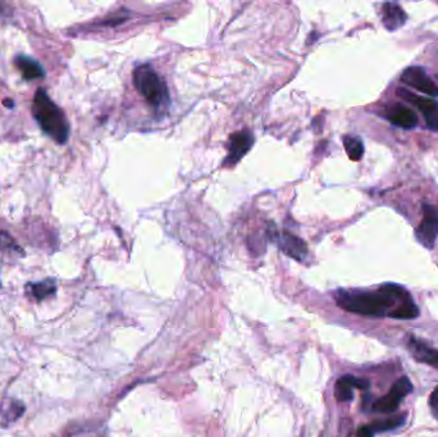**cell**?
<instances>
[{"label": "cell", "instance_id": "obj_1", "mask_svg": "<svg viewBox=\"0 0 438 437\" xmlns=\"http://www.w3.org/2000/svg\"><path fill=\"white\" fill-rule=\"evenodd\" d=\"M336 302L342 309L361 316L395 319H414L419 316L412 295L396 284H385L376 292L339 290Z\"/></svg>", "mask_w": 438, "mask_h": 437}, {"label": "cell", "instance_id": "obj_2", "mask_svg": "<svg viewBox=\"0 0 438 437\" xmlns=\"http://www.w3.org/2000/svg\"><path fill=\"white\" fill-rule=\"evenodd\" d=\"M31 109L33 117L47 136L58 144L67 143L69 138V123L63 111L47 96L44 89H39L35 94Z\"/></svg>", "mask_w": 438, "mask_h": 437}, {"label": "cell", "instance_id": "obj_3", "mask_svg": "<svg viewBox=\"0 0 438 437\" xmlns=\"http://www.w3.org/2000/svg\"><path fill=\"white\" fill-rule=\"evenodd\" d=\"M135 87L150 106L159 108L168 101V89L159 74L149 65L139 66L133 71Z\"/></svg>", "mask_w": 438, "mask_h": 437}, {"label": "cell", "instance_id": "obj_4", "mask_svg": "<svg viewBox=\"0 0 438 437\" xmlns=\"http://www.w3.org/2000/svg\"><path fill=\"white\" fill-rule=\"evenodd\" d=\"M412 391V381L408 377L398 378L395 384L392 385L391 390L386 395L381 397L373 404V411L381 414H391L398 411L400 402L409 395Z\"/></svg>", "mask_w": 438, "mask_h": 437}, {"label": "cell", "instance_id": "obj_5", "mask_svg": "<svg viewBox=\"0 0 438 437\" xmlns=\"http://www.w3.org/2000/svg\"><path fill=\"white\" fill-rule=\"evenodd\" d=\"M423 219L415 230L417 240L427 249H433L438 236V208L425 203L422 206Z\"/></svg>", "mask_w": 438, "mask_h": 437}, {"label": "cell", "instance_id": "obj_6", "mask_svg": "<svg viewBox=\"0 0 438 437\" xmlns=\"http://www.w3.org/2000/svg\"><path fill=\"white\" fill-rule=\"evenodd\" d=\"M398 95H400L403 99L408 100L409 103H412L414 106L418 108L419 111L423 114L425 119L427 126L429 127L433 131L438 130V103L429 98L420 96L417 94L408 92L404 87L398 89Z\"/></svg>", "mask_w": 438, "mask_h": 437}, {"label": "cell", "instance_id": "obj_7", "mask_svg": "<svg viewBox=\"0 0 438 437\" xmlns=\"http://www.w3.org/2000/svg\"><path fill=\"white\" fill-rule=\"evenodd\" d=\"M254 136L250 131H240L230 136L228 140V154L223 162V166L232 167L245 157L246 153L252 149Z\"/></svg>", "mask_w": 438, "mask_h": 437}, {"label": "cell", "instance_id": "obj_8", "mask_svg": "<svg viewBox=\"0 0 438 437\" xmlns=\"http://www.w3.org/2000/svg\"><path fill=\"white\" fill-rule=\"evenodd\" d=\"M401 81L425 95H429V96L438 95L437 85L427 76V73L422 67L415 66L406 68L401 74Z\"/></svg>", "mask_w": 438, "mask_h": 437}, {"label": "cell", "instance_id": "obj_9", "mask_svg": "<svg viewBox=\"0 0 438 437\" xmlns=\"http://www.w3.org/2000/svg\"><path fill=\"white\" fill-rule=\"evenodd\" d=\"M276 241L279 244V249L285 253L286 255L300 262L306 258L308 248L301 238H296L295 235L288 232H281L276 235Z\"/></svg>", "mask_w": 438, "mask_h": 437}, {"label": "cell", "instance_id": "obj_10", "mask_svg": "<svg viewBox=\"0 0 438 437\" xmlns=\"http://www.w3.org/2000/svg\"><path fill=\"white\" fill-rule=\"evenodd\" d=\"M386 116L392 125L410 130L418 125V116L404 104H392L387 108Z\"/></svg>", "mask_w": 438, "mask_h": 437}, {"label": "cell", "instance_id": "obj_11", "mask_svg": "<svg viewBox=\"0 0 438 437\" xmlns=\"http://www.w3.org/2000/svg\"><path fill=\"white\" fill-rule=\"evenodd\" d=\"M369 387V381L364 378L354 377V376H342L337 380L335 386V395L339 403H347L352 400L354 389L364 390Z\"/></svg>", "mask_w": 438, "mask_h": 437}, {"label": "cell", "instance_id": "obj_12", "mask_svg": "<svg viewBox=\"0 0 438 437\" xmlns=\"http://www.w3.org/2000/svg\"><path fill=\"white\" fill-rule=\"evenodd\" d=\"M408 20L404 9L395 3H386L382 7V22L388 31H396L404 26Z\"/></svg>", "mask_w": 438, "mask_h": 437}, {"label": "cell", "instance_id": "obj_13", "mask_svg": "<svg viewBox=\"0 0 438 437\" xmlns=\"http://www.w3.org/2000/svg\"><path fill=\"white\" fill-rule=\"evenodd\" d=\"M408 348L412 351V357L420 363L438 368V350L432 346L423 344L417 338H412L408 343Z\"/></svg>", "mask_w": 438, "mask_h": 437}, {"label": "cell", "instance_id": "obj_14", "mask_svg": "<svg viewBox=\"0 0 438 437\" xmlns=\"http://www.w3.org/2000/svg\"><path fill=\"white\" fill-rule=\"evenodd\" d=\"M14 65L20 70L21 73H22V77L27 79V81H33V79L44 77V68H43V66H41L39 62H36V60L30 58V57L20 55L14 60Z\"/></svg>", "mask_w": 438, "mask_h": 437}, {"label": "cell", "instance_id": "obj_15", "mask_svg": "<svg viewBox=\"0 0 438 437\" xmlns=\"http://www.w3.org/2000/svg\"><path fill=\"white\" fill-rule=\"evenodd\" d=\"M27 289L30 290V294L36 300H43V299L53 295L57 290V286H55L53 280H45L43 282H38V284H30V285H27Z\"/></svg>", "mask_w": 438, "mask_h": 437}, {"label": "cell", "instance_id": "obj_16", "mask_svg": "<svg viewBox=\"0 0 438 437\" xmlns=\"http://www.w3.org/2000/svg\"><path fill=\"white\" fill-rule=\"evenodd\" d=\"M406 414H401V416H396V417L386 418L382 421H377V422H373L372 424H369V427L372 428L373 432H386V431L395 430L398 427H401L403 424H405Z\"/></svg>", "mask_w": 438, "mask_h": 437}, {"label": "cell", "instance_id": "obj_17", "mask_svg": "<svg viewBox=\"0 0 438 437\" xmlns=\"http://www.w3.org/2000/svg\"><path fill=\"white\" fill-rule=\"evenodd\" d=\"M344 145H345L346 153L349 158L352 160H360L364 154V145L363 141L356 136H345L344 138Z\"/></svg>", "mask_w": 438, "mask_h": 437}, {"label": "cell", "instance_id": "obj_18", "mask_svg": "<svg viewBox=\"0 0 438 437\" xmlns=\"http://www.w3.org/2000/svg\"><path fill=\"white\" fill-rule=\"evenodd\" d=\"M3 408H7V411H1V414H3V417L7 418L9 422L17 419L25 411L22 404L18 402H14V400H8V405L3 404Z\"/></svg>", "mask_w": 438, "mask_h": 437}, {"label": "cell", "instance_id": "obj_19", "mask_svg": "<svg viewBox=\"0 0 438 437\" xmlns=\"http://www.w3.org/2000/svg\"><path fill=\"white\" fill-rule=\"evenodd\" d=\"M429 408H431L432 414L436 419H438V386L429 397Z\"/></svg>", "mask_w": 438, "mask_h": 437}, {"label": "cell", "instance_id": "obj_20", "mask_svg": "<svg viewBox=\"0 0 438 437\" xmlns=\"http://www.w3.org/2000/svg\"><path fill=\"white\" fill-rule=\"evenodd\" d=\"M374 436V432H373L372 428L369 427V424H366V426H363V427H360L358 430V433H356V437H373Z\"/></svg>", "mask_w": 438, "mask_h": 437}]
</instances>
